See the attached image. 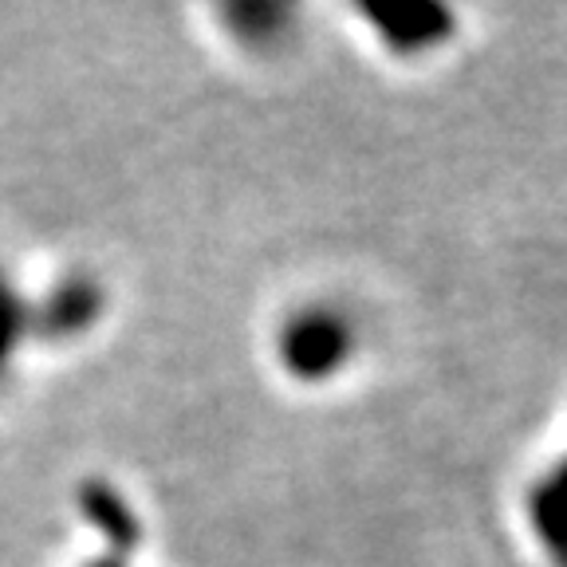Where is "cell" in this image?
<instances>
[{
    "label": "cell",
    "instance_id": "2",
    "mask_svg": "<svg viewBox=\"0 0 567 567\" xmlns=\"http://www.w3.org/2000/svg\"><path fill=\"white\" fill-rule=\"evenodd\" d=\"M524 508L548 559L556 567H567V457L556 461L540 481H532Z\"/></svg>",
    "mask_w": 567,
    "mask_h": 567
},
{
    "label": "cell",
    "instance_id": "1",
    "mask_svg": "<svg viewBox=\"0 0 567 567\" xmlns=\"http://www.w3.org/2000/svg\"><path fill=\"white\" fill-rule=\"evenodd\" d=\"M347 354H351V328L331 311H308L284 336V359L303 379H323L339 371Z\"/></svg>",
    "mask_w": 567,
    "mask_h": 567
},
{
    "label": "cell",
    "instance_id": "3",
    "mask_svg": "<svg viewBox=\"0 0 567 567\" xmlns=\"http://www.w3.org/2000/svg\"><path fill=\"white\" fill-rule=\"evenodd\" d=\"M374 28L382 32L394 52H430L453 32V17L450 9H437V4H410V9H394V12H374Z\"/></svg>",
    "mask_w": 567,
    "mask_h": 567
}]
</instances>
